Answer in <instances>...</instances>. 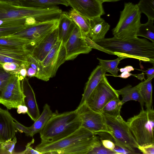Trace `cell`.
Returning a JSON list of instances; mask_svg holds the SVG:
<instances>
[{
  "label": "cell",
  "mask_w": 154,
  "mask_h": 154,
  "mask_svg": "<svg viewBox=\"0 0 154 154\" xmlns=\"http://www.w3.org/2000/svg\"><path fill=\"white\" fill-rule=\"evenodd\" d=\"M92 48L125 58H130L154 65V43L137 37L122 39L115 36L93 41Z\"/></svg>",
  "instance_id": "obj_1"
},
{
  "label": "cell",
  "mask_w": 154,
  "mask_h": 154,
  "mask_svg": "<svg viewBox=\"0 0 154 154\" xmlns=\"http://www.w3.org/2000/svg\"><path fill=\"white\" fill-rule=\"evenodd\" d=\"M81 125L77 109L60 113L56 111L39 132L41 142L57 141L73 133Z\"/></svg>",
  "instance_id": "obj_2"
},
{
  "label": "cell",
  "mask_w": 154,
  "mask_h": 154,
  "mask_svg": "<svg viewBox=\"0 0 154 154\" xmlns=\"http://www.w3.org/2000/svg\"><path fill=\"white\" fill-rule=\"evenodd\" d=\"M57 6L44 8L23 6L0 1V26L26 25L27 18L39 14L58 11Z\"/></svg>",
  "instance_id": "obj_3"
},
{
  "label": "cell",
  "mask_w": 154,
  "mask_h": 154,
  "mask_svg": "<svg viewBox=\"0 0 154 154\" xmlns=\"http://www.w3.org/2000/svg\"><path fill=\"white\" fill-rule=\"evenodd\" d=\"M136 141L139 146L154 143V110L142 108L137 115L127 121Z\"/></svg>",
  "instance_id": "obj_4"
},
{
  "label": "cell",
  "mask_w": 154,
  "mask_h": 154,
  "mask_svg": "<svg viewBox=\"0 0 154 154\" xmlns=\"http://www.w3.org/2000/svg\"><path fill=\"white\" fill-rule=\"evenodd\" d=\"M141 13L137 4L125 3L124 8L120 12L119 21L112 30L114 36L122 39L137 37V33L141 24Z\"/></svg>",
  "instance_id": "obj_5"
},
{
  "label": "cell",
  "mask_w": 154,
  "mask_h": 154,
  "mask_svg": "<svg viewBox=\"0 0 154 154\" xmlns=\"http://www.w3.org/2000/svg\"><path fill=\"white\" fill-rule=\"evenodd\" d=\"M102 113L114 142L128 149L134 154L137 153L134 149L137 148L139 145L134 138L127 122L121 116L114 117Z\"/></svg>",
  "instance_id": "obj_6"
},
{
  "label": "cell",
  "mask_w": 154,
  "mask_h": 154,
  "mask_svg": "<svg viewBox=\"0 0 154 154\" xmlns=\"http://www.w3.org/2000/svg\"><path fill=\"white\" fill-rule=\"evenodd\" d=\"M95 135L81 127L73 133L57 141L52 142H41L35 149L42 154H59L61 151L86 140Z\"/></svg>",
  "instance_id": "obj_7"
},
{
  "label": "cell",
  "mask_w": 154,
  "mask_h": 154,
  "mask_svg": "<svg viewBox=\"0 0 154 154\" xmlns=\"http://www.w3.org/2000/svg\"><path fill=\"white\" fill-rule=\"evenodd\" d=\"M59 20L27 26L20 30L8 36L26 40L29 43L32 51L35 46L57 27Z\"/></svg>",
  "instance_id": "obj_8"
},
{
  "label": "cell",
  "mask_w": 154,
  "mask_h": 154,
  "mask_svg": "<svg viewBox=\"0 0 154 154\" xmlns=\"http://www.w3.org/2000/svg\"><path fill=\"white\" fill-rule=\"evenodd\" d=\"M119 96L116 90L111 85L105 75L85 102L92 109L101 112L109 102Z\"/></svg>",
  "instance_id": "obj_9"
},
{
  "label": "cell",
  "mask_w": 154,
  "mask_h": 154,
  "mask_svg": "<svg viewBox=\"0 0 154 154\" xmlns=\"http://www.w3.org/2000/svg\"><path fill=\"white\" fill-rule=\"evenodd\" d=\"M76 109L81 120V127L95 135L102 132L109 134L105 118L101 113L91 109L85 102L79 106Z\"/></svg>",
  "instance_id": "obj_10"
},
{
  "label": "cell",
  "mask_w": 154,
  "mask_h": 154,
  "mask_svg": "<svg viewBox=\"0 0 154 154\" xmlns=\"http://www.w3.org/2000/svg\"><path fill=\"white\" fill-rule=\"evenodd\" d=\"M66 61V52L64 43L62 41L58 40L41 62L43 81H47L55 76L59 67Z\"/></svg>",
  "instance_id": "obj_11"
},
{
  "label": "cell",
  "mask_w": 154,
  "mask_h": 154,
  "mask_svg": "<svg viewBox=\"0 0 154 154\" xmlns=\"http://www.w3.org/2000/svg\"><path fill=\"white\" fill-rule=\"evenodd\" d=\"M20 81L18 75H13L0 97V104L8 109H17L20 104L25 105V96L22 90Z\"/></svg>",
  "instance_id": "obj_12"
},
{
  "label": "cell",
  "mask_w": 154,
  "mask_h": 154,
  "mask_svg": "<svg viewBox=\"0 0 154 154\" xmlns=\"http://www.w3.org/2000/svg\"><path fill=\"white\" fill-rule=\"evenodd\" d=\"M79 27L75 25L67 40L64 44L66 60H72L81 54H87L92 48L88 46Z\"/></svg>",
  "instance_id": "obj_13"
},
{
  "label": "cell",
  "mask_w": 154,
  "mask_h": 154,
  "mask_svg": "<svg viewBox=\"0 0 154 154\" xmlns=\"http://www.w3.org/2000/svg\"><path fill=\"white\" fill-rule=\"evenodd\" d=\"M69 6L84 16L91 19L105 14L99 0H66Z\"/></svg>",
  "instance_id": "obj_14"
},
{
  "label": "cell",
  "mask_w": 154,
  "mask_h": 154,
  "mask_svg": "<svg viewBox=\"0 0 154 154\" xmlns=\"http://www.w3.org/2000/svg\"><path fill=\"white\" fill-rule=\"evenodd\" d=\"M58 40L57 27L33 48L31 55L39 62H42Z\"/></svg>",
  "instance_id": "obj_15"
},
{
  "label": "cell",
  "mask_w": 154,
  "mask_h": 154,
  "mask_svg": "<svg viewBox=\"0 0 154 154\" xmlns=\"http://www.w3.org/2000/svg\"><path fill=\"white\" fill-rule=\"evenodd\" d=\"M21 87L25 96L24 103L28 108V115L35 122L40 115L35 94L26 77L21 81Z\"/></svg>",
  "instance_id": "obj_16"
},
{
  "label": "cell",
  "mask_w": 154,
  "mask_h": 154,
  "mask_svg": "<svg viewBox=\"0 0 154 154\" xmlns=\"http://www.w3.org/2000/svg\"><path fill=\"white\" fill-rule=\"evenodd\" d=\"M31 52L29 49L12 50L0 48V64L14 62L26 68L28 65V55Z\"/></svg>",
  "instance_id": "obj_17"
},
{
  "label": "cell",
  "mask_w": 154,
  "mask_h": 154,
  "mask_svg": "<svg viewBox=\"0 0 154 154\" xmlns=\"http://www.w3.org/2000/svg\"><path fill=\"white\" fill-rule=\"evenodd\" d=\"M14 120L7 110L0 107V143H1L15 136L17 131Z\"/></svg>",
  "instance_id": "obj_18"
},
{
  "label": "cell",
  "mask_w": 154,
  "mask_h": 154,
  "mask_svg": "<svg viewBox=\"0 0 154 154\" xmlns=\"http://www.w3.org/2000/svg\"><path fill=\"white\" fill-rule=\"evenodd\" d=\"M90 28L87 35L93 41L101 40L109 30L110 26L101 17H97L90 19Z\"/></svg>",
  "instance_id": "obj_19"
},
{
  "label": "cell",
  "mask_w": 154,
  "mask_h": 154,
  "mask_svg": "<svg viewBox=\"0 0 154 154\" xmlns=\"http://www.w3.org/2000/svg\"><path fill=\"white\" fill-rule=\"evenodd\" d=\"M106 72L100 65L91 73L86 84L82 97L79 106L84 103L105 75Z\"/></svg>",
  "instance_id": "obj_20"
},
{
  "label": "cell",
  "mask_w": 154,
  "mask_h": 154,
  "mask_svg": "<svg viewBox=\"0 0 154 154\" xmlns=\"http://www.w3.org/2000/svg\"><path fill=\"white\" fill-rule=\"evenodd\" d=\"M75 24L69 16L67 13L63 12L59 19L57 26L59 40L64 44L68 39Z\"/></svg>",
  "instance_id": "obj_21"
},
{
  "label": "cell",
  "mask_w": 154,
  "mask_h": 154,
  "mask_svg": "<svg viewBox=\"0 0 154 154\" xmlns=\"http://www.w3.org/2000/svg\"><path fill=\"white\" fill-rule=\"evenodd\" d=\"M140 83L134 87L128 85L121 89L116 90L118 94L122 96L121 101L122 104L129 101L135 100L138 101L141 108H143L144 102L140 91Z\"/></svg>",
  "instance_id": "obj_22"
},
{
  "label": "cell",
  "mask_w": 154,
  "mask_h": 154,
  "mask_svg": "<svg viewBox=\"0 0 154 154\" xmlns=\"http://www.w3.org/2000/svg\"><path fill=\"white\" fill-rule=\"evenodd\" d=\"M0 48L12 50L29 49L31 51L29 43L26 40L8 36L0 38Z\"/></svg>",
  "instance_id": "obj_23"
},
{
  "label": "cell",
  "mask_w": 154,
  "mask_h": 154,
  "mask_svg": "<svg viewBox=\"0 0 154 154\" xmlns=\"http://www.w3.org/2000/svg\"><path fill=\"white\" fill-rule=\"evenodd\" d=\"M43 108L42 113L30 127V133L29 136L31 137H33L34 135L39 133L53 115V112L47 103L44 105Z\"/></svg>",
  "instance_id": "obj_24"
},
{
  "label": "cell",
  "mask_w": 154,
  "mask_h": 154,
  "mask_svg": "<svg viewBox=\"0 0 154 154\" xmlns=\"http://www.w3.org/2000/svg\"><path fill=\"white\" fill-rule=\"evenodd\" d=\"M63 5L68 6L69 5L66 0H20L19 5L33 8H44Z\"/></svg>",
  "instance_id": "obj_25"
},
{
  "label": "cell",
  "mask_w": 154,
  "mask_h": 154,
  "mask_svg": "<svg viewBox=\"0 0 154 154\" xmlns=\"http://www.w3.org/2000/svg\"><path fill=\"white\" fill-rule=\"evenodd\" d=\"M67 14L71 19L79 27L83 34L85 36H87L90 28V19L72 8Z\"/></svg>",
  "instance_id": "obj_26"
},
{
  "label": "cell",
  "mask_w": 154,
  "mask_h": 154,
  "mask_svg": "<svg viewBox=\"0 0 154 154\" xmlns=\"http://www.w3.org/2000/svg\"><path fill=\"white\" fill-rule=\"evenodd\" d=\"M152 79H147L141 82L140 91L145 103L146 109L149 110L152 108Z\"/></svg>",
  "instance_id": "obj_27"
},
{
  "label": "cell",
  "mask_w": 154,
  "mask_h": 154,
  "mask_svg": "<svg viewBox=\"0 0 154 154\" xmlns=\"http://www.w3.org/2000/svg\"><path fill=\"white\" fill-rule=\"evenodd\" d=\"M122 105L119 97L115 98L104 106L101 113L114 117L119 116H121V109Z\"/></svg>",
  "instance_id": "obj_28"
},
{
  "label": "cell",
  "mask_w": 154,
  "mask_h": 154,
  "mask_svg": "<svg viewBox=\"0 0 154 154\" xmlns=\"http://www.w3.org/2000/svg\"><path fill=\"white\" fill-rule=\"evenodd\" d=\"M154 20L148 19L145 23L140 25L137 35L143 37L151 40L154 43Z\"/></svg>",
  "instance_id": "obj_29"
},
{
  "label": "cell",
  "mask_w": 154,
  "mask_h": 154,
  "mask_svg": "<svg viewBox=\"0 0 154 154\" xmlns=\"http://www.w3.org/2000/svg\"><path fill=\"white\" fill-rule=\"evenodd\" d=\"M99 61V65L106 72H109L112 75L117 76L119 69L118 67L120 60L123 59L118 57L117 59L112 60H103L97 58Z\"/></svg>",
  "instance_id": "obj_30"
},
{
  "label": "cell",
  "mask_w": 154,
  "mask_h": 154,
  "mask_svg": "<svg viewBox=\"0 0 154 154\" xmlns=\"http://www.w3.org/2000/svg\"><path fill=\"white\" fill-rule=\"evenodd\" d=\"M137 5L141 13L154 20V0H140Z\"/></svg>",
  "instance_id": "obj_31"
},
{
  "label": "cell",
  "mask_w": 154,
  "mask_h": 154,
  "mask_svg": "<svg viewBox=\"0 0 154 154\" xmlns=\"http://www.w3.org/2000/svg\"><path fill=\"white\" fill-rule=\"evenodd\" d=\"M87 154H117L115 151L105 148L96 137L90 146Z\"/></svg>",
  "instance_id": "obj_32"
},
{
  "label": "cell",
  "mask_w": 154,
  "mask_h": 154,
  "mask_svg": "<svg viewBox=\"0 0 154 154\" xmlns=\"http://www.w3.org/2000/svg\"><path fill=\"white\" fill-rule=\"evenodd\" d=\"M17 142L16 136L0 144V154H14L15 146Z\"/></svg>",
  "instance_id": "obj_33"
},
{
  "label": "cell",
  "mask_w": 154,
  "mask_h": 154,
  "mask_svg": "<svg viewBox=\"0 0 154 154\" xmlns=\"http://www.w3.org/2000/svg\"><path fill=\"white\" fill-rule=\"evenodd\" d=\"M14 75L6 71L0 64V97L9 80Z\"/></svg>",
  "instance_id": "obj_34"
},
{
  "label": "cell",
  "mask_w": 154,
  "mask_h": 154,
  "mask_svg": "<svg viewBox=\"0 0 154 154\" xmlns=\"http://www.w3.org/2000/svg\"><path fill=\"white\" fill-rule=\"evenodd\" d=\"M27 26H0V38L13 34L25 28Z\"/></svg>",
  "instance_id": "obj_35"
},
{
  "label": "cell",
  "mask_w": 154,
  "mask_h": 154,
  "mask_svg": "<svg viewBox=\"0 0 154 154\" xmlns=\"http://www.w3.org/2000/svg\"><path fill=\"white\" fill-rule=\"evenodd\" d=\"M4 69L11 74L18 75L22 67L18 64L14 62H6L2 64Z\"/></svg>",
  "instance_id": "obj_36"
},
{
  "label": "cell",
  "mask_w": 154,
  "mask_h": 154,
  "mask_svg": "<svg viewBox=\"0 0 154 154\" xmlns=\"http://www.w3.org/2000/svg\"><path fill=\"white\" fill-rule=\"evenodd\" d=\"M34 142V139H32V140L28 143L26 146V148L23 151L19 152H16L14 154H42L41 153L39 152L35 149H33L31 146L32 144Z\"/></svg>",
  "instance_id": "obj_37"
},
{
  "label": "cell",
  "mask_w": 154,
  "mask_h": 154,
  "mask_svg": "<svg viewBox=\"0 0 154 154\" xmlns=\"http://www.w3.org/2000/svg\"><path fill=\"white\" fill-rule=\"evenodd\" d=\"M14 123L17 131L21 133H24L26 135L29 136L30 133V127H26L21 124L14 119Z\"/></svg>",
  "instance_id": "obj_38"
},
{
  "label": "cell",
  "mask_w": 154,
  "mask_h": 154,
  "mask_svg": "<svg viewBox=\"0 0 154 154\" xmlns=\"http://www.w3.org/2000/svg\"><path fill=\"white\" fill-rule=\"evenodd\" d=\"M144 154H154V143L143 146H139L137 148Z\"/></svg>",
  "instance_id": "obj_39"
},
{
  "label": "cell",
  "mask_w": 154,
  "mask_h": 154,
  "mask_svg": "<svg viewBox=\"0 0 154 154\" xmlns=\"http://www.w3.org/2000/svg\"><path fill=\"white\" fill-rule=\"evenodd\" d=\"M115 143V146L113 151L116 152L117 154H134L128 149Z\"/></svg>",
  "instance_id": "obj_40"
},
{
  "label": "cell",
  "mask_w": 154,
  "mask_h": 154,
  "mask_svg": "<svg viewBox=\"0 0 154 154\" xmlns=\"http://www.w3.org/2000/svg\"><path fill=\"white\" fill-rule=\"evenodd\" d=\"M103 146L106 148L113 151L115 146L114 142L109 139H102L101 141Z\"/></svg>",
  "instance_id": "obj_41"
},
{
  "label": "cell",
  "mask_w": 154,
  "mask_h": 154,
  "mask_svg": "<svg viewBox=\"0 0 154 154\" xmlns=\"http://www.w3.org/2000/svg\"><path fill=\"white\" fill-rule=\"evenodd\" d=\"M17 112L18 114H25L28 112V108L25 105L20 104L17 108Z\"/></svg>",
  "instance_id": "obj_42"
},
{
  "label": "cell",
  "mask_w": 154,
  "mask_h": 154,
  "mask_svg": "<svg viewBox=\"0 0 154 154\" xmlns=\"http://www.w3.org/2000/svg\"><path fill=\"white\" fill-rule=\"evenodd\" d=\"M145 72L147 76V79H152L154 77V66L151 68H149L146 70L142 71Z\"/></svg>",
  "instance_id": "obj_43"
},
{
  "label": "cell",
  "mask_w": 154,
  "mask_h": 154,
  "mask_svg": "<svg viewBox=\"0 0 154 154\" xmlns=\"http://www.w3.org/2000/svg\"><path fill=\"white\" fill-rule=\"evenodd\" d=\"M21 81L27 76V70L26 68H22L18 75Z\"/></svg>",
  "instance_id": "obj_44"
},
{
  "label": "cell",
  "mask_w": 154,
  "mask_h": 154,
  "mask_svg": "<svg viewBox=\"0 0 154 154\" xmlns=\"http://www.w3.org/2000/svg\"><path fill=\"white\" fill-rule=\"evenodd\" d=\"M134 70V69L132 66H128L124 68L119 69V71L122 72L125 71L130 72L131 71Z\"/></svg>",
  "instance_id": "obj_45"
},
{
  "label": "cell",
  "mask_w": 154,
  "mask_h": 154,
  "mask_svg": "<svg viewBox=\"0 0 154 154\" xmlns=\"http://www.w3.org/2000/svg\"><path fill=\"white\" fill-rule=\"evenodd\" d=\"M132 75V74L129 72L125 71L122 72L120 75L117 76L124 79H126Z\"/></svg>",
  "instance_id": "obj_46"
},
{
  "label": "cell",
  "mask_w": 154,
  "mask_h": 154,
  "mask_svg": "<svg viewBox=\"0 0 154 154\" xmlns=\"http://www.w3.org/2000/svg\"><path fill=\"white\" fill-rule=\"evenodd\" d=\"M0 1L6 2L13 4L19 5L20 0H0Z\"/></svg>",
  "instance_id": "obj_47"
},
{
  "label": "cell",
  "mask_w": 154,
  "mask_h": 154,
  "mask_svg": "<svg viewBox=\"0 0 154 154\" xmlns=\"http://www.w3.org/2000/svg\"><path fill=\"white\" fill-rule=\"evenodd\" d=\"M102 3L106 2H115L121 0H99Z\"/></svg>",
  "instance_id": "obj_48"
},
{
  "label": "cell",
  "mask_w": 154,
  "mask_h": 154,
  "mask_svg": "<svg viewBox=\"0 0 154 154\" xmlns=\"http://www.w3.org/2000/svg\"><path fill=\"white\" fill-rule=\"evenodd\" d=\"M0 144H1V143H0Z\"/></svg>",
  "instance_id": "obj_49"
}]
</instances>
